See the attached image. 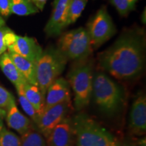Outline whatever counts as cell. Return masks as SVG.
<instances>
[{
    "mask_svg": "<svg viewBox=\"0 0 146 146\" xmlns=\"http://www.w3.org/2000/svg\"><path fill=\"white\" fill-rule=\"evenodd\" d=\"M145 36L141 29L125 31L113 44L98 55V64L118 79H130L143 70Z\"/></svg>",
    "mask_w": 146,
    "mask_h": 146,
    "instance_id": "cell-1",
    "label": "cell"
},
{
    "mask_svg": "<svg viewBox=\"0 0 146 146\" xmlns=\"http://www.w3.org/2000/svg\"><path fill=\"white\" fill-rule=\"evenodd\" d=\"M92 96L100 111L108 116L119 112L124 104L123 89L104 72L94 75Z\"/></svg>",
    "mask_w": 146,
    "mask_h": 146,
    "instance_id": "cell-2",
    "label": "cell"
},
{
    "mask_svg": "<svg viewBox=\"0 0 146 146\" xmlns=\"http://www.w3.org/2000/svg\"><path fill=\"white\" fill-rule=\"evenodd\" d=\"M76 146H117L118 141L107 129L85 114L72 120Z\"/></svg>",
    "mask_w": 146,
    "mask_h": 146,
    "instance_id": "cell-3",
    "label": "cell"
},
{
    "mask_svg": "<svg viewBox=\"0 0 146 146\" xmlns=\"http://www.w3.org/2000/svg\"><path fill=\"white\" fill-rule=\"evenodd\" d=\"M68 82L74 93L76 110L81 111L89 105L92 97L94 64L91 60H78L70 68Z\"/></svg>",
    "mask_w": 146,
    "mask_h": 146,
    "instance_id": "cell-4",
    "label": "cell"
},
{
    "mask_svg": "<svg viewBox=\"0 0 146 146\" xmlns=\"http://www.w3.org/2000/svg\"><path fill=\"white\" fill-rule=\"evenodd\" d=\"M67 62V58L58 47L50 46L43 50L35 67L38 87L44 96L48 87L62 73Z\"/></svg>",
    "mask_w": 146,
    "mask_h": 146,
    "instance_id": "cell-5",
    "label": "cell"
},
{
    "mask_svg": "<svg viewBox=\"0 0 146 146\" xmlns=\"http://www.w3.org/2000/svg\"><path fill=\"white\" fill-rule=\"evenodd\" d=\"M58 48L68 60L86 59L93 50L87 29L81 27L63 33L58 41Z\"/></svg>",
    "mask_w": 146,
    "mask_h": 146,
    "instance_id": "cell-6",
    "label": "cell"
},
{
    "mask_svg": "<svg viewBox=\"0 0 146 146\" xmlns=\"http://www.w3.org/2000/svg\"><path fill=\"white\" fill-rule=\"evenodd\" d=\"M87 31L92 47H98L116 33V29L106 8L103 7L98 11L89 22Z\"/></svg>",
    "mask_w": 146,
    "mask_h": 146,
    "instance_id": "cell-7",
    "label": "cell"
},
{
    "mask_svg": "<svg viewBox=\"0 0 146 146\" xmlns=\"http://www.w3.org/2000/svg\"><path fill=\"white\" fill-rule=\"evenodd\" d=\"M5 40L8 52L15 53L35 64L43 52V50L35 39L17 35L12 30L5 35Z\"/></svg>",
    "mask_w": 146,
    "mask_h": 146,
    "instance_id": "cell-8",
    "label": "cell"
},
{
    "mask_svg": "<svg viewBox=\"0 0 146 146\" xmlns=\"http://www.w3.org/2000/svg\"><path fill=\"white\" fill-rule=\"evenodd\" d=\"M71 108L72 106L70 100L45 109L40 115L36 125L40 133L46 138L53 129L67 117Z\"/></svg>",
    "mask_w": 146,
    "mask_h": 146,
    "instance_id": "cell-9",
    "label": "cell"
},
{
    "mask_svg": "<svg viewBox=\"0 0 146 146\" xmlns=\"http://www.w3.org/2000/svg\"><path fill=\"white\" fill-rule=\"evenodd\" d=\"M129 128L133 135L137 136L145 135L146 98L145 95H139L137 97L131 106Z\"/></svg>",
    "mask_w": 146,
    "mask_h": 146,
    "instance_id": "cell-10",
    "label": "cell"
},
{
    "mask_svg": "<svg viewBox=\"0 0 146 146\" xmlns=\"http://www.w3.org/2000/svg\"><path fill=\"white\" fill-rule=\"evenodd\" d=\"M47 146H74L75 137L72 120L64 118L46 137Z\"/></svg>",
    "mask_w": 146,
    "mask_h": 146,
    "instance_id": "cell-11",
    "label": "cell"
},
{
    "mask_svg": "<svg viewBox=\"0 0 146 146\" xmlns=\"http://www.w3.org/2000/svg\"><path fill=\"white\" fill-rule=\"evenodd\" d=\"M70 0H55L52 16L47 22L45 32L47 36H56L65 28L66 18Z\"/></svg>",
    "mask_w": 146,
    "mask_h": 146,
    "instance_id": "cell-12",
    "label": "cell"
},
{
    "mask_svg": "<svg viewBox=\"0 0 146 146\" xmlns=\"http://www.w3.org/2000/svg\"><path fill=\"white\" fill-rule=\"evenodd\" d=\"M70 100V87L68 81L62 77L58 78L53 82L46 91L44 110Z\"/></svg>",
    "mask_w": 146,
    "mask_h": 146,
    "instance_id": "cell-13",
    "label": "cell"
},
{
    "mask_svg": "<svg viewBox=\"0 0 146 146\" xmlns=\"http://www.w3.org/2000/svg\"><path fill=\"white\" fill-rule=\"evenodd\" d=\"M5 119L8 127L17 131L21 135L32 128L31 120L20 112L15 101L11 104L7 110Z\"/></svg>",
    "mask_w": 146,
    "mask_h": 146,
    "instance_id": "cell-14",
    "label": "cell"
},
{
    "mask_svg": "<svg viewBox=\"0 0 146 146\" xmlns=\"http://www.w3.org/2000/svg\"><path fill=\"white\" fill-rule=\"evenodd\" d=\"M8 53L11 60H12L18 71L25 78L27 83L38 86L36 77L35 64L15 53L11 52H8Z\"/></svg>",
    "mask_w": 146,
    "mask_h": 146,
    "instance_id": "cell-15",
    "label": "cell"
},
{
    "mask_svg": "<svg viewBox=\"0 0 146 146\" xmlns=\"http://www.w3.org/2000/svg\"><path fill=\"white\" fill-rule=\"evenodd\" d=\"M0 68L16 87L27 83L11 60L8 52H4L0 56Z\"/></svg>",
    "mask_w": 146,
    "mask_h": 146,
    "instance_id": "cell-16",
    "label": "cell"
},
{
    "mask_svg": "<svg viewBox=\"0 0 146 146\" xmlns=\"http://www.w3.org/2000/svg\"><path fill=\"white\" fill-rule=\"evenodd\" d=\"M23 91L25 96L34 107L36 113L40 115L43 112L45 107V96L39 87L27 83L23 85Z\"/></svg>",
    "mask_w": 146,
    "mask_h": 146,
    "instance_id": "cell-17",
    "label": "cell"
},
{
    "mask_svg": "<svg viewBox=\"0 0 146 146\" xmlns=\"http://www.w3.org/2000/svg\"><path fill=\"white\" fill-rule=\"evenodd\" d=\"M39 10L31 0H11V12L18 16H28L37 13Z\"/></svg>",
    "mask_w": 146,
    "mask_h": 146,
    "instance_id": "cell-18",
    "label": "cell"
},
{
    "mask_svg": "<svg viewBox=\"0 0 146 146\" xmlns=\"http://www.w3.org/2000/svg\"><path fill=\"white\" fill-rule=\"evenodd\" d=\"M88 0H70L66 18L65 28L74 23L80 17Z\"/></svg>",
    "mask_w": 146,
    "mask_h": 146,
    "instance_id": "cell-19",
    "label": "cell"
},
{
    "mask_svg": "<svg viewBox=\"0 0 146 146\" xmlns=\"http://www.w3.org/2000/svg\"><path fill=\"white\" fill-rule=\"evenodd\" d=\"M23 85H19V86L16 87L18 96V100H19L20 102V104H21L22 108L23 109L25 113L31 118L33 121L35 123V125H36L38 120H39V115L36 113L34 107L27 100L25 94H24Z\"/></svg>",
    "mask_w": 146,
    "mask_h": 146,
    "instance_id": "cell-20",
    "label": "cell"
},
{
    "mask_svg": "<svg viewBox=\"0 0 146 146\" xmlns=\"http://www.w3.org/2000/svg\"><path fill=\"white\" fill-rule=\"evenodd\" d=\"M21 139V146H47L43 136L33 128L23 135Z\"/></svg>",
    "mask_w": 146,
    "mask_h": 146,
    "instance_id": "cell-21",
    "label": "cell"
},
{
    "mask_svg": "<svg viewBox=\"0 0 146 146\" xmlns=\"http://www.w3.org/2000/svg\"><path fill=\"white\" fill-rule=\"evenodd\" d=\"M0 146H21V139L3 127L0 131Z\"/></svg>",
    "mask_w": 146,
    "mask_h": 146,
    "instance_id": "cell-22",
    "label": "cell"
},
{
    "mask_svg": "<svg viewBox=\"0 0 146 146\" xmlns=\"http://www.w3.org/2000/svg\"><path fill=\"white\" fill-rule=\"evenodd\" d=\"M110 1L120 15L126 16L135 8L138 0H110Z\"/></svg>",
    "mask_w": 146,
    "mask_h": 146,
    "instance_id": "cell-23",
    "label": "cell"
},
{
    "mask_svg": "<svg viewBox=\"0 0 146 146\" xmlns=\"http://www.w3.org/2000/svg\"><path fill=\"white\" fill-rule=\"evenodd\" d=\"M14 101L15 99L13 95L0 85V108L6 112L11 104Z\"/></svg>",
    "mask_w": 146,
    "mask_h": 146,
    "instance_id": "cell-24",
    "label": "cell"
},
{
    "mask_svg": "<svg viewBox=\"0 0 146 146\" xmlns=\"http://www.w3.org/2000/svg\"><path fill=\"white\" fill-rule=\"evenodd\" d=\"M10 31H11V29L7 26L1 16H0V56L7 50L5 37V35Z\"/></svg>",
    "mask_w": 146,
    "mask_h": 146,
    "instance_id": "cell-25",
    "label": "cell"
},
{
    "mask_svg": "<svg viewBox=\"0 0 146 146\" xmlns=\"http://www.w3.org/2000/svg\"><path fill=\"white\" fill-rule=\"evenodd\" d=\"M11 14V0H0V16L8 18Z\"/></svg>",
    "mask_w": 146,
    "mask_h": 146,
    "instance_id": "cell-26",
    "label": "cell"
},
{
    "mask_svg": "<svg viewBox=\"0 0 146 146\" xmlns=\"http://www.w3.org/2000/svg\"><path fill=\"white\" fill-rule=\"evenodd\" d=\"M31 1L34 3V5L38 8V10H43L47 0H31Z\"/></svg>",
    "mask_w": 146,
    "mask_h": 146,
    "instance_id": "cell-27",
    "label": "cell"
},
{
    "mask_svg": "<svg viewBox=\"0 0 146 146\" xmlns=\"http://www.w3.org/2000/svg\"><path fill=\"white\" fill-rule=\"evenodd\" d=\"M5 115H6V112L5 110H3L0 108V131L4 127L3 120L5 117Z\"/></svg>",
    "mask_w": 146,
    "mask_h": 146,
    "instance_id": "cell-28",
    "label": "cell"
},
{
    "mask_svg": "<svg viewBox=\"0 0 146 146\" xmlns=\"http://www.w3.org/2000/svg\"><path fill=\"white\" fill-rule=\"evenodd\" d=\"M117 146H136L135 144L130 142H123V143H118Z\"/></svg>",
    "mask_w": 146,
    "mask_h": 146,
    "instance_id": "cell-29",
    "label": "cell"
},
{
    "mask_svg": "<svg viewBox=\"0 0 146 146\" xmlns=\"http://www.w3.org/2000/svg\"><path fill=\"white\" fill-rule=\"evenodd\" d=\"M145 137H144L139 141V146H145Z\"/></svg>",
    "mask_w": 146,
    "mask_h": 146,
    "instance_id": "cell-30",
    "label": "cell"
}]
</instances>
